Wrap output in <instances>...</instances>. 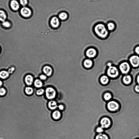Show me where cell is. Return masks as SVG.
<instances>
[{
  "label": "cell",
  "instance_id": "e0dca14e",
  "mask_svg": "<svg viewBox=\"0 0 139 139\" xmlns=\"http://www.w3.org/2000/svg\"><path fill=\"white\" fill-rule=\"evenodd\" d=\"M24 92L26 94L28 95H31L33 93V89L31 87H26L25 88Z\"/></svg>",
  "mask_w": 139,
  "mask_h": 139
},
{
  "label": "cell",
  "instance_id": "603a6c76",
  "mask_svg": "<svg viewBox=\"0 0 139 139\" xmlns=\"http://www.w3.org/2000/svg\"><path fill=\"white\" fill-rule=\"evenodd\" d=\"M95 139H109V138L107 135L101 133L97 135Z\"/></svg>",
  "mask_w": 139,
  "mask_h": 139
},
{
  "label": "cell",
  "instance_id": "d6a6232c",
  "mask_svg": "<svg viewBox=\"0 0 139 139\" xmlns=\"http://www.w3.org/2000/svg\"><path fill=\"white\" fill-rule=\"evenodd\" d=\"M40 78L42 80H45L47 78V77L44 75H41L40 76Z\"/></svg>",
  "mask_w": 139,
  "mask_h": 139
},
{
  "label": "cell",
  "instance_id": "83f0119b",
  "mask_svg": "<svg viewBox=\"0 0 139 139\" xmlns=\"http://www.w3.org/2000/svg\"><path fill=\"white\" fill-rule=\"evenodd\" d=\"M104 131V129L101 127H98L96 129V132L99 134H101Z\"/></svg>",
  "mask_w": 139,
  "mask_h": 139
},
{
  "label": "cell",
  "instance_id": "ffe728a7",
  "mask_svg": "<svg viewBox=\"0 0 139 139\" xmlns=\"http://www.w3.org/2000/svg\"><path fill=\"white\" fill-rule=\"evenodd\" d=\"M109 79L108 77L106 76H102L100 79V81L102 84L106 85L109 82Z\"/></svg>",
  "mask_w": 139,
  "mask_h": 139
},
{
  "label": "cell",
  "instance_id": "8992f818",
  "mask_svg": "<svg viewBox=\"0 0 139 139\" xmlns=\"http://www.w3.org/2000/svg\"><path fill=\"white\" fill-rule=\"evenodd\" d=\"M119 69L122 73L127 74L129 71L130 69V66L128 63L123 62L120 65Z\"/></svg>",
  "mask_w": 139,
  "mask_h": 139
},
{
  "label": "cell",
  "instance_id": "cb8c5ba5",
  "mask_svg": "<svg viewBox=\"0 0 139 139\" xmlns=\"http://www.w3.org/2000/svg\"><path fill=\"white\" fill-rule=\"evenodd\" d=\"M112 97V94L109 92H106L104 95V98L105 100L107 101L110 100Z\"/></svg>",
  "mask_w": 139,
  "mask_h": 139
},
{
  "label": "cell",
  "instance_id": "44dd1931",
  "mask_svg": "<svg viewBox=\"0 0 139 139\" xmlns=\"http://www.w3.org/2000/svg\"><path fill=\"white\" fill-rule=\"evenodd\" d=\"M115 24L113 22H110L107 24V28L108 30L112 31L115 29Z\"/></svg>",
  "mask_w": 139,
  "mask_h": 139
},
{
  "label": "cell",
  "instance_id": "d6986e66",
  "mask_svg": "<svg viewBox=\"0 0 139 139\" xmlns=\"http://www.w3.org/2000/svg\"><path fill=\"white\" fill-rule=\"evenodd\" d=\"M7 16L3 11L0 10V21L4 22Z\"/></svg>",
  "mask_w": 139,
  "mask_h": 139
},
{
  "label": "cell",
  "instance_id": "7402d4cb",
  "mask_svg": "<svg viewBox=\"0 0 139 139\" xmlns=\"http://www.w3.org/2000/svg\"><path fill=\"white\" fill-rule=\"evenodd\" d=\"M92 61L90 59H86L84 62V65L86 68H89L91 67L92 65Z\"/></svg>",
  "mask_w": 139,
  "mask_h": 139
},
{
  "label": "cell",
  "instance_id": "5bb4252c",
  "mask_svg": "<svg viewBox=\"0 0 139 139\" xmlns=\"http://www.w3.org/2000/svg\"><path fill=\"white\" fill-rule=\"evenodd\" d=\"M48 106L49 109L51 110H55L57 107L56 102L54 101L49 102L48 103Z\"/></svg>",
  "mask_w": 139,
  "mask_h": 139
},
{
  "label": "cell",
  "instance_id": "836d02e7",
  "mask_svg": "<svg viewBox=\"0 0 139 139\" xmlns=\"http://www.w3.org/2000/svg\"><path fill=\"white\" fill-rule=\"evenodd\" d=\"M14 70V68L13 67H12L11 68L9 69L8 70V72L9 73H11Z\"/></svg>",
  "mask_w": 139,
  "mask_h": 139
},
{
  "label": "cell",
  "instance_id": "4316f807",
  "mask_svg": "<svg viewBox=\"0 0 139 139\" xmlns=\"http://www.w3.org/2000/svg\"><path fill=\"white\" fill-rule=\"evenodd\" d=\"M67 14L65 13H62L59 15V17L60 19L62 20H65L67 17Z\"/></svg>",
  "mask_w": 139,
  "mask_h": 139
},
{
  "label": "cell",
  "instance_id": "52a82bcc",
  "mask_svg": "<svg viewBox=\"0 0 139 139\" xmlns=\"http://www.w3.org/2000/svg\"><path fill=\"white\" fill-rule=\"evenodd\" d=\"M132 66L135 67H138L139 65V57L137 55H133L129 59Z\"/></svg>",
  "mask_w": 139,
  "mask_h": 139
},
{
  "label": "cell",
  "instance_id": "8fae6325",
  "mask_svg": "<svg viewBox=\"0 0 139 139\" xmlns=\"http://www.w3.org/2000/svg\"><path fill=\"white\" fill-rule=\"evenodd\" d=\"M25 82L27 86L31 85L33 81V78L32 76L30 75H28L25 78Z\"/></svg>",
  "mask_w": 139,
  "mask_h": 139
},
{
  "label": "cell",
  "instance_id": "8d00e7d4",
  "mask_svg": "<svg viewBox=\"0 0 139 139\" xmlns=\"http://www.w3.org/2000/svg\"><path fill=\"white\" fill-rule=\"evenodd\" d=\"M3 85V82L0 80V88L2 87Z\"/></svg>",
  "mask_w": 139,
  "mask_h": 139
},
{
  "label": "cell",
  "instance_id": "7c38bea8",
  "mask_svg": "<svg viewBox=\"0 0 139 139\" xmlns=\"http://www.w3.org/2000/svg\"><path fill=\"white\" fill-rule=\"evenodd\" d=\"M51 26L54 27H57L59 25V21L58 18L56 17H54L52 18L51 21Z\"/></svg>",
  "mask_w": 139,
  "mask_h": 139
},
{
  "label": "cell",
  "instance_id": "f35d334b",
  "mask_svg": "<svg viewBox=\"0 0 139 139\" xmlns=\"http://www.w3.org/2000/svg\"><path fill=\"white\" fill-rule=\"evenodd\" d=\"M137 81L139 84V75H138L137 77Z\"/></svg>",
  "mask_w": 139,
  "mask_h": 139
},
{
  "label": "cell",
  "instance_id": "e575fe53",
  "mask_svg": "<svg viewBox=\"0 0 139 139\" xmlns=\"http://www.w3.org/2000/svg\"><path fill=\"white\" fill-rule=\"evenodd\" d=\"M135 51L137 54L139 55V46L136 48L135 49Z\"/></svg>",
  "mask_w": 139,
  "mask_h": 139
},
{
  "label": "cell",
  "instance_id": "484cf974",
  "mask_svg": "<svg viewBox=\"0 0 139 139\" xmlns=\"http://www.w3.org/2000/svg\"><path fill=\"white\" fill-rule=\"evenodd\" d=\"M7 93V91L3 87L0 88V96H4Z\"/></svg>",
  "mask_w": 139,
  "mask_h": 139
},
{
  "label": "cell",
  "instance_id": "f546056e",
  "mask_svg": "<svg viewBox=\"0 0 139 139\" xmlns=\"http://www.w3.org/2000/svg\"><path fill=\"white\" fill-rule=\"evenodd\" d=\"M44 92V89H41L37 91L36 92V94L38 95H41Z\"/></svg>",
  "mask_w": 139,
  "mask_h": 139
},
{
  "label": "cell",
  "instance_id": "ab89813d",
  "mask_svg": "<svg viewBox=\"0 0 139 139\" xmlns=\"http://www.w3.org/2000/svg\"></svg>",
  "mask_w": 139,
  "mask_h": 139
},
{
  "label": "cell",
  "instance_id": "d590c367",
  "mask_svg": "<svg viewBox=\"0 0 139 139\" xmlns=\"http://www.w3.org/2000/svg\"><path fill=\"white\" fill-rule=\"evenodd\" d=\"M59 109L60 110H63L64 109V106L62 105H60L58 107Z\"/></svg>",
  "mask_w": 139,
  "mask_h": 139
},
{
  "label": "cell",
  "instance_id": "4dcf8cb0",
  "mask_svg": "<svg viewBox=\"0 0 139 139\" xmlns=\"http://www.w3.org/2000/svg\"><path fill=\"white\" fill-rule=\"evenodd\" d=\"M20 4L23 6L26 5L27 3V0H20Z\"/></svg>",
  "mask_w": 139,
  "mask_h": 139
},
{
  "label": "cell",
  "instance_id": "6da1fadb",
  "mask_svg": "<svg viewBox=\"0 0 139 139\" xmlns=\"http://www.w3.org/2000/svg\"><path fill=\"white\" fill-rule=\"evenodd\" d=\"M94 30L97 34L101 38L106 37L108 34L107 27L103 23H98L94 27Z\"/></svg>",
  "mask_w": 139,
  "mask_h": 139
},
{
  "label": "cell",
  "instance_id": "5b68a950",
  "mask_svg": "<svg viewBox=\"0 0 139 139\" xmlns=\"http://www.w3.org/2000/svg\"><path fill=\"white\" fill-rule=\"evenodd\" d=\"M46 97L48 99H52L54 98L56 95V92L54 89L52 88H48L46 89L45 91Z\"/></svg>",
  "mask_w": 139,
  "mask_h": 139
},
{
  "label": "cell",
  "instance_id": "ac0fdd59",
  "mask_svg": "<svg viewBox=\"0 0 139 139\" xmlns=\"http://www.w3.org/2000/svg\"><path fill=\"white\" fill-rule=\"evenodd\" d=\"M52 117L55 120L59 119L61 117V114L59 111H55L52 113Z\"/></svg>",
  "mask_w": 139,
  "mask_h": 139
},
{
  "label": "cell",
  "instance_id": "f1b7e54d",
  "mask_svg": "<svg viewBox=\"0 0 139 139\" xmlns=\"http://www.w3.org/2000/svg\"><path fill=\"white\" fill-rule=\"evenodd\" d=\"M2 25L6 27H9L10 26V24L8 21H4L2 23Z\"/></svg>",
  "mask_w": 139,
  "mask_h": 139
},
{
  "label": "cell",
  "instance_id": "3957f363",
  "mask_svg": "<svg viewBox=\"0 0 139 139\" xmlns=\"http://www.w3.org/2000/svg\"><path fill=\"white\" fill-rule=\"evenodd\" d=\"M107 74L111 78H115L119 75V72L116 67L111 66L108 69Z\"/></svg>",
  "mask_w": 139,
  "mask_h": 139
},
{
  "label": "cell",
  "instance_id": "74e56055",
  "mask_svg": "<svg viewBox=\"0 0 139 139\" xmlns=\"http://www.w3.org/2000/svg\"><path fill=\"white\" fill-rule=\"evenodd\" d=\"M107 65L108 66L110 67L112 66V63H108Z\"/></svg>",
  "mask_w": 139,
  "mask_h": 139
},
{
  "label": "cell",
  "instance_id": "1f68e13d",
  "mask_svg": "<svg viewBox=\"0 0 139 139\" xmlns=\"http://www.w3.org/2000/svg\"><path fill=\"white\" fill-rule=\"evenodd\" d=\"M135 89L136 92L139 93V84L135 86Z\"/></svg>",
  "mask_w": 139,
  "mask_h": 139
},
{
  "label": "cell",
  "instance_id": "9a60e30c",
  "mask_svg": "<svg viewBox=\"0 0 139 139\" xmlns=\"http://www.w3.org/2000/svg\"><path fill=\"white\" fill-rule=\"evenodd\" d=\"M123 81L125 84L128 85L132 82V78L130 76L126 75L123 77Z\"/></svg>",
  "mask_w": 139,
  "mask_h": 139
},
{
  "label": "cell",
  "instance_id": "d4e9b609",
  "mask_svg": "<svg viewBox=\"0 0 139 139\" xmlns=\"http://www.w3.org/2000/svg\"><path fill=\"white\" fill-rule=\"evenodd\" d=\"M34 85L36 88H39L42 87V83L41 81L38 79H36L34 83Z\"/></svg>",
  "mask_w": 139,
  "mask_h": 139
},
{
  "label": "cell",
  "instance_id": "ba28073f",
  "mask_svg": "<svg viewBox=\"0 0 139 139\" xmlns=\"http://www.w3.org/2000/svg\"><path fill=\"white\" fill-rule=\"evenodd\" d=\"M20 13L24 17H27L30 16L32 12L30 9L28 8L24 7L21 9Z\"/></svg>",
  "mask_w": 139,
  "mask_h": 139
},
{
  "label": "cell",
  "instance_id": "30bf717a",
  "mask_svg": "<svg viewBox=\"0 0 139 139\" xmlns=\"http://www.w3.org/2000/svg\"><path fill=\"white\" fill-rule=\"evenodd\" d=\"M10 6L12 9L15 11L18 10L20 7L19 3L16 0H12L10 2Z\"/></svg>",
  "mask_w": 139,
  "mask_h": 139
},
{
  "label": "cell",
  "instance_id": "7a4b0ae2",
  "mask_svg": "<svg viewBox=\"0 0 139 139\" xmlns=\"http://www.w3.org/2000/svg\"><path fill=\"white\" fill-rule=\"evenodd\" d=\"M107 108L110 112H115L118 110L120 107L119 104L115 101H112L107 104Z\"/></svg>",
  "mask_w": 139,
  "mask_h": 139
},
{
  "label": "cell",
  "instance_id": "277c9868",
  "mask_svg": "<svg viewBox=\"0 0 139 139\" xmlns=\"http://www.w3.org/2000/svg\"><path fill=\"white\" fill-rule=\"evenodd\" d=\"M101 126L104 129L109 128L112 124L110 119L107 117H104L102 118L100 121Z\"/></svg>",
  "mask_w": 139,
  "mask_h": 139
},
{
  "label": "cell",
  "instance_id": "2e32d148",
  "mask_svg": "<svg viewBox=\"0 0 139 139\" xmlns=\"http://www.w3.org/2000/svg\"><path fill=\"white\" fill-rule=\"evenodd\" d=\"M9 73L5 70H2L0 72V78L4 79L7 78L9 76Z\"/></svg>",
  "mask_w": 139,
  "mask_h": 139
},
{
  "label": "cell",
  "instance_id": "9c48e42d",
  "mask_svg": "<svg viewBox=\"0 0 139 139\" xmlns=\"http://www.w3.org/2000/svg\"><path fill=\"white\" fill-rule=\"evenodd\" d=\"M86 55L89 58H93L96 55L97 51L93 48L89 49L86 52Z\"/></svg>",
  "mask_w": 139,
  "mask_h": 139
},
{
  "label": "cell",
  "instance_id": "4fadbf2b",
  "mask_svg": "<svg viewBox=\"0 0 139 139\" xmlns=\"http://www.w3.org/2000/svg\"><path fill=\"white\" fill-rule=\"evenodd\" d=\"M43 72L48 76H50L52 73L51 68L49 66H46L43 69Z\"/></svg>",
  "mask_w": 139,
  "mask_h": 139
}]
</instances>
